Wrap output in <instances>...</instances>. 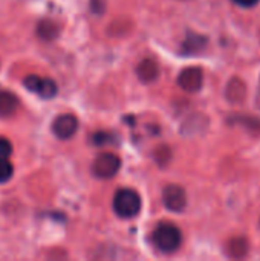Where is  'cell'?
<instances>
[{
	"label": "cell",
	"instance_id": "obj_1",
	"mask_svg": "<svg viewBox=\"0 0 260 261\" xmlns=\"http://www.w3.org/2000/svg\"><path fill=\"white\" fill-rule=\"evenodd\" d=\"M152 243L159 252L172 254V252L178 251V248L181 246L182 232L178 226H175L172 223L159 225L152 234Z\"/></svg>",
	"mask_w": 260,
	"mask_h": 261
},
{
	"label": "cell",
	"instance_id": "obj_2",
	"mask_svg": "<svg viewBox=\"0 0 260 261\" xmlns=\"http://www.w3.org/2000/svg\"><path fill=\"white\" fill-rule=\"evenodd\" d=\"M113 211L121 219L136 217L141 211V197L136 191L124 188L113 197Z\"/></svg>",
	"mask_w": 260,
	"mask_h": 261
},
{
	"label": "cell",
	"instance_id": "obj_3",
	"mask_svg": "<svg viewBox=\"0 0 260 261\" xmlns=\"http://www.w3.org/2000/svg\"><path fill=\"white\" fill-rule=\"evenodd\" d=\"M121 168V159L113 153H101L92 164V174L97 179H112Z\"/></svg>",
	"mask_w": 260,
	"mask_h": 261
},
{
	"label": "cell",
	"instance_id": "obj_4",
	"mask_svg": "<svg viewBox=\"0 0 260 261\" xmlns=\"http://www.w3.org/2000/svg\"><path fill=\"white\" fill-rule=\"evenodd\" d=\"M23 86L29 92L38 95L43 99H52L58 93V86L52 78H43V76H38V75L25 76L23 78Z\"/></svg>",
	"mask_w": 260,
	"mask_h": 261
},
{
	"label": "cell",
	"instance_id": "obj_5",
	"mask_svg": "<svg viewBox=\"0 0 260 261\" xmlns=\"http://www.w3.org/2000/svg\"><path fill=\"white\" fill-rule=\"evenodd\" d=\"M164 206L172 213H182L187 206V193L179 185H169L162 191Z\"/></svg>",
	"mask_w": 260,
	"mask_h": 261
},
{
	"label": "cell",
	"instance_id": "obj_6",
	"mask_svg": "<svg viewBox=\"0 0 260 261\" xmlns=\"http://www.w3.org/2000/svg\"><path fill=\"white\" fill-rule=\"evenodd\" d=\"M178 84L182 90L188 92V93H196L202 89L204 86V72L201 67L193 66V67H187L184 69L179 76H178Z\"/></svg>",
	"mask_w": 260,
	"mask_h": 261
},
{
	"label": "cell",
	"instance_id": "obj_7",
	"mask_svg": "<svg viewBox=\"0 0 260 261\" xmlns=\"http://www.w3.org/2000/svg\"><path fill=\"white\" fill-rule=\"evenodd\" d=\"M77 130H78V119L70 113H63L57 116L52 122V133L61 141L70 139L77 133Z\"/></svg>",
	"mask_w": 260,
	"mask_h": 261
},
{
	"label": "cell",
	"instance_id": "obj_8",
	"mask_svg": "<svg viewBox=\"0 0 260 261\" xmlns=\"http://www.w3.org/2000/svg\"><path fill=\"white\" fill-rule=\"evenodd\" d=\"M248 87L239 76H233L225 87V98L230 104H242L247 98Z\"/></svg>",
	"mask_w": 260,
	"mask_h": 261
},
{
	"label": "cell",
	"instance_id": "obj_9",
	"mask_svg": "<svg viewBox=\"0 0 260 261\" xmlns=\"http://www.w3.org/2000/svg\"><path fill=\"white\" fill-rule=\"evenodd\" d=\"M136 75L141 83H146V84L155 83L159 78V66L155 60L146 58L136 66Z\"/></svg>",
	"mask_w": 260,
	"mask_h": 261
},
{
	"label": "cell",
	"instance_id": "obj_10",
	"mask_svg": "<svg viewBox=\"0 0 260 261\" xmlns=\"http://www.w3.org/2000/svg\"><path fill=\"white\" fill-rule=\"evenodd\" d=\"M207 44H208L207 37L201 34H195V32H187L181 52L184 55H196V54H201L207 47Z\"/></svg>",
	"mask_w": 260,
	"mask_h": 261
},
{
	"label": "cell",
	"instance_id": "obj_11",
	"mask_svg": "<svg viewBox=\"0 0 260 261\" xmlns=\"http://www.w3.org/2000/svg\"><path fill=\"white\" fill-rule=\"evenodd\" d=\"M20 101L15 93L9 90H0V118H11L18 110Z\"/></svg>",
	"mask_w": 260,
	"mask_h": 261
},
{
	"label": "cell",
	"instance_id": "obj_12",
	"mask_svg": "<svg viewBox=\"0 0 260 261\" xmlns=\"http://www.w3.org/2000/svg\"><path fill=\"white\" fill-rule=\"evenodd\" d=\"M225 252L231 258H244L250 252V243L245 237H233L227 242Z\"/></svg>",
	"mask_w": 260,
	"mask_h": 261
},
{
	"label": "cell",
	"instance_id": "obj_13",
	"mask_svg": "<svg viewBox=\"0 0 260 261\" xmlns=\"http://www.w3.org/2000/svg\"><path fill=\"white\" fill-rule=\"evenodd\" d=\"M37 35L43 41H54L60 35V26L51 18H44L37 24Z\"/></svg>",
	"mask_w": 260,
	"mask_h": 261
},
{
	"label": "cell",
	"instance_id": "obj_14",
	"mask_svg": "<svg viewBox=\"0 0 260 261\" xmlns=\"http://www.w3.org/2000/svg\"><path fill=\"white\" fill-rule=\"evenodd\" d=\"M153 159L159 167H166L172 161V150L167 145H159L153 151Z\"/></svg>",
	"mask_w": 260,
	"mask_h": 261
},
{
	"label": "cell",
	"instance_id": "obj_15",
	"mask_svg": "<svg viewBox=\"0 0 260 261\" xmlns=\"http://www.w3.org/2000/svg\"><path fill=\"white\" fill-rule=\"evenodd\" d=\"M14 174V167L9 162V159H0V184H6L11 180Z\"/></svg>",
	"mask_w": 260,
	"mask_h": 261
},
{
	"label": "cell",
	"instance_id": "obj_16",
	"mask_svg": "<svg viewBox=\"0 0 260 261\" xmlns=\"http://www.w3.org/2000/svg\"><path fill=\"white\" fill-rule=\"evenodd\" d=\"M233 122H242V125L247 127L253 135H260V121L256 118L247 116V118H241V119H233Z\"/></svg>",
	"mask_w": 260,
	"mask_h": 261
},
{
	"label": "cell",
	"instance_id": "obj_17",
	"mask_svg": "<svg viewBox=\"0 0 260 261\" xmlns=\"http://www.w3.org/2000/svg\"><path fill=\"white\" fill-rule=\"evenodd\" d=\"M12 154V144L9 139L0 136V159H9Z\"/></svg>",
	"mask_w": 260,
	"mask_h": 261
},
{
	"label": "cell",
	"instance_id": "obj_18",
	"mask_svg": "<svg viewBox=\"0 0 260 261\" xmlns=\"http://www.w3.org/2000/svg\"><path fill=\"white\" fill-rule=\"evenodd\" d=\"M92 139H93V144H97V145H104V144H112L113 142V136L110 133H104V132L95 133Z\"/></svg>",
	"mask_w": 260,
	"mask_h": 261
},
{
	"label": "cell",
	"instance_id": "obj_19",
	"mask_svg": "<svg viewBox=\"0 0 260 261\" xmlns=\"http://www.w3.org/2000/svg\"><path fill=\"white\" fill-rule=\"evenodd\" d=\"M234 3H238L239 6H244V8H253L259 3L260 0H233Z\"/></svg>",
	"mask_w": 260,
	"mask_h": 261
},
{
	"label": "cell",
	"instance_id": "obj_20",
	"mask_svg": "<svg viewBox=\"0 0 260 261\" xmlns=\"http://www.w3.org/2000/svg\"><path fill=\"white\" fill-rule=\"evenodd\" d=\"M256 107L259 109V112H260V81H259V86H257V96H256Z\"/></svg>",
	"mask_w": 260,
	"mask_h": 261
}]
</instances>
